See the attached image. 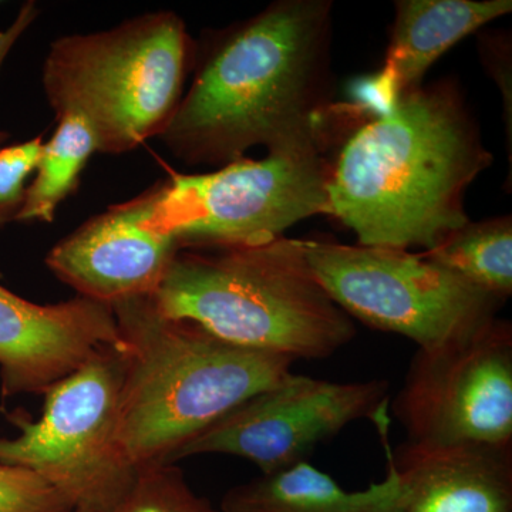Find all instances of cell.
Returning <instances> with one entry per match:
<instances>
[{
  "mask_svg": "<svg viewBox=\"0 0 512 512\" xmlns=\"http://www.w3.org/2000/svg\"><path fill=\"white\" fill-rule=\"evenodd\" d=\"M330 0H278L195 47L190 89L158 136L188 165H224L252 147L268 153L332 146L348 126L332 101Z\"/></svg>",
  "mask_w": 512,
  "mask_h": 512,
  "instance_id": "obj_1",
  "label": "cell"
},
{
  "mask_svg": "<svg viewBox=\"0 0 512 512\" xmlns=\"http://www.w3.org/2000/svg\"><path fill=\"white\" fill-rule=\"evenodd\" d=\"M493 163L460 87L443 80L360 120L332 157L329 215L363 247H436L468 220L464 195Z\"/></svg>",
  "mask_w": 512,
  "mask_h": 512,
  "instance_id": "obj_2",
  "label": "cell"
},
{
  "mask_svg": "<svg viewBox=\"0 0 512 512\" xmlns=\"http://www.w3.org/2000/svg\"><path fill=\"white\" fill-rule=\"evenodd\" d=\"M121 338L119 444L131 468L173 464L178 451L256 393L291 375L295 360L232 345L153 296L111 305Z\"/></svg>",
  "mask_w": 512,
  "mask_h": 512,
  "instance_id": "obj_3",
  "label": "cell"
},
{
  "mask_svg": "<svg viewBox=\"0 0 512 512\" xmlns=\"http://www.w3.org/2000/svg\"><path fill=\"white\" fill-rule=\"evenodd\" d=\"M168 318L190 320L232 345L292 360L332 356L355 320L313 274L305 239L180 249L153 293Z\"/></svg>",
  "mask_w": 512,
  "mask_h": 512,
  "instance_id": "obj_4",
  "label": "cell"
},
{
  "mask_svg": "<svg viewBox=\"0 0 512 512\" xmlns=\"http://www.w3.org/2000/svg\"><path fill=\"white\" fill-rule=\"evenodd\" d=\"M195 47L184 20L168 10L62 36L49 47L43 89L56 119L80 117L97 151L119 156L160 136L173 119Z\"/></svg>",
  "mask_w": 512,
  "mask_h": 512,
  "instance_id": "obj_5",
  "label": "cell"
},
{
  "mask_svg": "<svg viewBox=\"0 0 512 512\" xmlns=\"http://www.w3.org/2000/svg\"><path fill=\"white\" fill-rule=\"evenodd\" d=\"M329 146L309 144L241 158L205 174L173 173L148 188L146 225L180 249L251 245L284 237L309 217L329 215Z\"/></svg>",
  "mask_w": 512,
  "mask_h": 512,
  "instance_id": "obj_6",
  "label": "cell"
},
{
  "mask_svg": "<svg viewBox=\"0 0 512 512\" xmlns=\"http://www.w3.org/2000/svg\"><path fill=\"white\" fill-rule=\"evenodd\" d=\"M123 380L120 345L97 350L47 387L39 419L8 414L19 434L0 436V463L43 478L72 510H109L136 473L119 444Z\"/></svg>",
  "mask_w": 512,
  "mask_h": 512,
  "instance_id": "obj_7",
  "label": "cell"
},
{
  "mask_svg": "<svg viewBox=\"0 0 512 512\" xmlns=\"http://www.w3.org/2000/svg\"><path fill=\"white\" fill-rule=\"evenodd\" d=\"M305 247L313 274L343 312L420 350L470 338L503 305L423 254L312 239Z\"/></svg>",
  "mask_w": 512,
  "mask_h": 512,
  "instance_id": "obj_8",
  "label": "cell"
},
{
  "mask_svg": "<svg viewBox=\"0 0 512 512\" xmlns=\"http://www.w3.org/2000/svg\"><path fill=\"white\" fill-rule=\"evenodd\" d=\"M392 407L412 443L512 448L511 323L417 349Z\"/></svg>",
  "mask_w": 512,
  "mask_h": 512,
  "instance_id": "obj_9",
  "label": "cell"
},
{
  "mask_svg": "<svg viewBox=\"0 0 512 512\" xmlns=\"http://www.w3.org/2000/svg\"><path fill=\"white\" fill-rule=\"evenodd\" d=\"M386 380L339 383L291 375L225 414L173 458L225 454L271 474L308 461L323 441L353 421L373 419L387 400Z\"/></svg>",
  "mask_w": 512,
  "mask_h": 512,
  "instance_id": "obj_10",
  "label": "cell"
},
{
  "mask_svg": "<svg viewBox=\"0 0 512 512\" xmlns=\"http://www.w3.org/2000/svg\"><path fill=\"white\" fill-rule=\"evenodd\" d=\"M148 190L80 225L46 256V264L77 296L106 305L153 295L180 251L146 225Z\"/></svg>",
  "mask_w": 512,
  "mask_h": 512,
  "instance_id": "obj_11",
  "label": "cell"
},
{
  "mask_svg": "<svg viewBox=\"0 0 512 512\" xmlns=\"http://www.w3.org/2000/svg\"><path fill=\"white\" fill-rule=\"evenodd\" d=\"M121 345L113 309L76 296L40 305L0 285V393L43 394L97 350Z\"/></svg>",
  "mask_w": 512,
  "mask_h": 512,
  "instance_id": "obj_12",
  "label": "cell"
},
{
  "mask_svg": "<svg viewBox=\"0 0 512 512\" xmlns=\"http://www.w3.org/2000/svg\"><path fill=\"white\" fill-rule=\"evenodd\" d=\"M386 406L372 420L399 478L396 512H512V448L406 441L392 450Z\"/></svg>",
  "mask_w": 512,
  "mask_h": 512,
  "instance_id": "obj_13",
  "label": "cell"
},
{
  "mask_svg": "<svg viewBox=\"0 0 512 512\" xmlns=\"http://www.w3.org/2000/svg\"><path fill=\"white\" fill-rule=\"evenodd\" d=\"M394 6L383 67L360 84L353 103L363 117L389 109L421 86L427 70L451 47L512 10L511 0H397Z\"/></svg>",
  "mask_w": 512,
  "mask_h": 512,
  "instance_id": "obj_14",
  "label": "cell"
},
{
  "mask_svg": "<svg viewBox=\"0 0 512 512\" xmlns=\"http://www.w3.org/2000/svg\"><path fill=\"white\" fill-rule=\"evenodd\" d=\"M399 478L387 474L363 491H346L308 461L229 488L221 512H396Z\"/></svg>",
  "mask_w": 512,
  "mask_h": 512,
  "instance_id": "obj_15",
  "label": "cell"
},
{
  "mask_svg": "<svg viewBox=\"0 0 512 512\" xmlns=\"http://www.w3.org/2000/svg\"><path fill=\"white\" fill-rule=\"evenodd\" d=\"M423 255L500 302L511 296V217L468 221Z\"/></svg>",
  "mask_w": 512,
  "mask_h": 512,
  "instance_id": "obj_16",
  "label": "cell"
},
{
  "mask_svg": "<svg viewBox=\"0 0 512 512\" xmlns=\"http://www.w3.org/2000/svg\"><path fill=\"white\" fill-rule=\"evenodd\" d=\"M96 151V138L80 117H57L55 133L43 143L16 222H53L59 205L79 187L87 161Z\"/></svg>",
  "mask_w": 512,
  "mask_h": 512,
  "instance_id": "obj_17",
  "label": "cell"
},
{
  "mask_svg": "<svg viewBox=\"0 0 512 512\" xmlns=\"http://www.w3.org/2000/svg\"><path fill=\"white\" fill-rule=\"evenodd\" d=\"M106 512H221L200 497L174 464L137 468L126 490Z\"/></svg>",
  "mask_w": 512,
  "mask_h": 512,
  "instance_id": "obj_18",
  "label": "cell"
},
{
  "mask_svg": "<svg viewBox=\"0 0 512 512\" xmlns=\"http://www.w3.org/2000/svg\"><path fill=\"white\" fill-rule=\"evenodd\" d=\"M43 136L0 147V228L16 222L42 153Z\"/></svg>",
  "mask_w": 512,
  "mask_h": 512,
  "instance_id": "obj_19",
  "label": "cell"
},
{
  "mask_svg": "<svg viewBox=\"0 0 512 512\" xmlns=\"http://www.w3.org/2000/svg\"><path fill=\"white\" fill-rule=\"evenodd\" d=\"M72 510L55 488L25 468L0 463V512Z\"/></svg>",
  "mask_w": 512,
  "mask_h": 512,
  "instance_id": "obj_20",
  "label": "cell"
},
{
  "mask_svg": "<svg viewBox=\"0 0 512 512\" xmlns=\"http://www.w3.org/2000/svg\"><path fill=\"white\" fill-rule=\"evenodd\" d=\"M481 62L488 76L500 87L504 100V119L507 123L508 144L511 147L512 92H511V36L505 32L483 33L478 39Z\"/></svg>",
  "mask_w": 512,
  "mask_h": 512,
  "instance_id": "obj_21",
  "label": "cell"
},
{
  "mask_svg": "<svg viewBox=\"0 0 512 512\" xmlns=\"http://www.w3.org/2000/svg\"><path fill=\"white\" fill-rule=\"evenodd\" d=\"M40 9L35 2L23 3L22 8L16 13L15 19L8 28L0 30V69L8 59L9 53L19 42L20 37L28 32L30 26L39 18ZM10 140L8 131L0 130V147L6 146Z\"/></svg>",
  "mask_w": 512,
  "mask_h": 512,
  "instance_id": "obj_22",
  "label": "cell"
},
{
  "mask_svg": "<svg viewBox=\"0 0 512 512\" xmlns=\"http://www.w3.org/2000/svg\"><path fill=\"white\" fill-rule=\"evenodd\" d=\"M67 512H93V511H89V510H70V511H67Z\"/></svg>",
  "mask_w": 512,
  "mask_h": 512,
  "instance_id": "obj_23",
  "label": "cell"
}]
</instances>
